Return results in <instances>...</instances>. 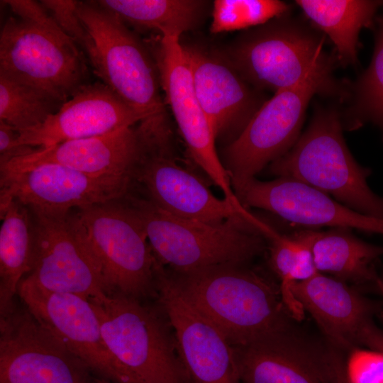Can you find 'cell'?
<instances>
[{"instance_id": "6da1fadb", "label": "cell", "mask_w": 383, "mask_h": 383, "mask_svg": "<svg viewBox=\"0 0 383 383\" xmlns=\"http://www.w3.org/2000/svg\"><path fill=\"white\" fill-rule=\"evenodd\" d=\"M77 13L89 34L83 52L95 74L141 116L138 128L147 140L172 144L157 66L145 43L116 14L96 1H77Z\"/></svg>"}, {"instance_id": "7a4b0ae2", "label": "cell", "mask_w": 383, "mask_h": 383, "mask_svg": "<svg viewBox=\"0 0 383 383\" xmlns=\"http://www.w3.org/2000/svg\"><path fill=\"white\" fill-rule=\"evenodd\" d=\"M167 270L186 297L231 346L247 344L296 319L282 299L280 287L246 265L180 272Z\"/></svg>"}, {"instance_id": "3957f363", "label": "cell", "mask_w": 383, "mask_h": 383, "mask_svg": "<svg viewBox=\"0 0 383 383\" xmlns=\"http://www.w3.org/2000/svg\"><path fill=\"white\" fill-rule=\"evenodd\" d=\"M123 199L142 226L157 260L172 271L247 265L266 248L264 233L245 219L221 223L189 219L131 192Z\"/></svg>"}, {"instance_id": "277c9868", "label": "cell", "mask_w": 383, "mask_h": 383, "mask_svg": "<svg viewBox=\"0 0 383 383\" xmlns=\"http://www.w3.org/2000/svg\"><path fill=\"white\" fill-rule=\"evenodd\" d=\"M89 300L113 361L116 383H192L170 326L155 310L117 294Z\"/></svg>"}, {"instance_id": "5b68a950", "label": "cell", "mask_w": 383, "mask_h": 383, "mask_svg": "<svg viewBox=\"0 0 383 383\" xmlns=\"http://www.w3.org/2000/svg\"><path fill=\"white\" fill-rule=\"evenodd\" d=\"M69 215L107 294L140 301L157 296V260L142 226L123 197L75 208Z\"/></svg>"}, {"instance_id": "8992f818", "label": "cell", "mask_w": 383, "mask_h": 383, "mask_svg": "<svg viewBox=\"0 0 383 383\" xmlns=\"http://www.w3.org/2000/svg\"><path fill=\"white\" fill-rule=\"evenodd\" d=\"M343 128L338 111L318 108L294 145L269 165L270 172L311 186L361 213L383 219V197L370 188L367 179L371 172L353 157Z\"/></svg>"}, {"instance_id": "52a82bcc", "label": "cell", "mask_w": 383, "mask_h": 383, "mask_svg": "<svg viewBox=\"0 0 383 383\" xmlns=\"http://www.w3.org/2000/svg\"><path fill=\"white\" fill-rule=\"evenodd\" d=\"M333 67L331 57L296 85L275 92L241 133L227 145L223 163L237 197L265 166L294 145L312 97L317 94H340V86L333 78Z\"/></svg>"}, {"instance_id": "ba28073f", "label": "cell", "mask_w": 383, "mask_h": 383, "mask_svg": "<svg viewBox=\"0 0 383 383\" xmlns=\"http://www.w3.org/2000/svg\"><path fill=\"white\" fill-rule=\"evenodd\" d=\"M0 75L65 103L87 84V66L84 52L57 24L11 16L0 33Z\"/></svg>"}, {"instance_id": "9c48e42d", "label": "cell", "mask_w": 383, "mask_h": 383, "mask_svg": "<svg viewBox=\"0 0 383 383\" xmlns=\"http://www.w3.org/2000/svg\"><path fill=\"white\" fill-rule=\"evenodd\" d=\"M323 38L284 16L243 33L221 55L259 90L292 87L330 56Z\"/></svg>"}, {"instance_id": "30bf717a", "label": "cell", "mask_w": 383, "mask_h": 383, "mask_svg": "<svg viewBox=\"0 0 383 383\" xmlns=\"http://www.w3.org/2000/svg\"><path fill=\"white\" fill-rule=\"evenodd\" d=\"M0 383H99L23 305L0 315Z\"/></svg>"}, {"instance_id": "8fae6325", "label": "cell", "mask_w": 383, "mask_h": 383, "mask_svg": "<svg viewBox=\"0 0 383 383\" xmlns=\"http://www.w3.org/2000/svg\"><path fill=\"white\" fill-rule=\"evenodd\" d=\"M154 57L165 102L174 116L180 134L194 162L221 189L225 199L243 208L216 148L210 121L196 95L192 72L180 38L161 36Z\"/></svg>"}, {"instance_id": "7c38bea8", "label": "cell", "mask_w": 383, "mask_h": 383, "mask_svg": "<svg viewBox=\"0 0 383 383\" xmlns=\"http://www.w3.org/2000/svg\"><path fill=\"white\" fill-rule=\"evenodd\" d=\"M294 320L232 346L240 383H331L338 348L304 333Z\"/></svg>"}, {"instance_id": "4fadbf2b", "label": "cell", "mask_w": 383, "mask_h": 383, "mask_svg": "<svg viewBox=\"0 0 383 383\" xmlns=\"http://www.w3.org/2000/svg\"><path fill=\"white\" fill-rule=\"evenodd\" d=\"M160 306L174 330L192 383H240L233 347L217 326L183 294L168 270L156 265Z\"/></svg>"}, {"instance_id": "5bb4252c", "label": "cell", "mask_w": 383, "mask_h": 383, "mask_svg": "<svg viewBox=\"0 0 383 383\" xmlns=\"http://www.w3.org/2000/svg\"><path fill=\"white\" fill-rule=\"evenodd\" d=\"M30 209L35 245L32 268L24 278L50 292L87 299L107 294L91 257L72 225L70 211Z\"/></svg>"}, {"instance_id": "9a60e30c", "label": "cell", "mask_w": 383, "mask_h": 383, "mask_svg": "<svg viewBox=\"0 0 383 383\" xmlns=\"http://www.w3.org/2000/svg\"><path fill=\"white\" fill-rule=\"evenodd\" d=\"M0 179V211L16 199L30 208L69 211L123 198L134 184L131 178L91 176L54 163L1 172Z\"/></svg>"}, {"instance_id": "2e32d148", "label": "cell", "mask_w": 383, "mask_h": 383, "mask_svg": "<svg viewBox=\"0 0 383 383\" xmlns=\"http://www.w3.org/2000/svg\"><path fill=\"white\" fill-rule=\"evenodd\" d=\"M133 180L148 199L174 216L210 223L243 218L260 229L265 226L247 209L216 196L201 178L174 160L172 152L148 148Z\"/></svg>"}, {"instance_id": "e0dca14e", "label": "cell", "mask_w": 383, "mask_h": 383, "mask_svg": "<svg viewBox=\"0 0 383 383\" xmlns=\"http://www.w3.org/2000/svg\"><path fill=\"white\" fill-rule=\"evenodd\" d=\"M18 295L35 318L97 377L116 383L113 361L89 299L72 293L50 292L26 278L19 284Z\"/></svg>"}, {"instance_id": "ac0fdd59", "label": "cell", "mask_w": 383, "mask_h": 383, "mask_svg": "<svg viewBox=\"0 0 383 383\" xmlns=\"http://www.w3.org/2000/svg\"><path fill=\"white\" fill-rule=\"evenodd\" d=\"M238 198L246 209H261L296 225L357 229L383 235V219L355 211L292 178L279 177L265 182L255 178Z\"/></svg>"}, {"instance_id": "d6986e66", "label": "cell", "mask_w": 383, "mask_h": 383, "mask_svg": "<svg viewBox=\"0 0 383 383\" xmlns=\"http://www.w3.org/2000/svg\"><path fill=\"white\" fill-rule=\"evenodd\" d=\"M197 99L216 140L235 139L265 102L221 55L184 46Z\"/></svg>"}, {"instance_id": "ffe728a7", "label": "cell", "mask_w": 383, "mask_h": 383, "mask_svg": "<svg viewBox=\"0 0 383 383\" xmlns=\"http://www.w3.org/2000/svg\"><path fill=\"white\" fill-rule=\"evenodd\" d=\"M141 121V116L104 83H87L43 125L18 133V143L47 148L132 127Z\"/></svg>"}, {"instance_id": "44dd1931", "label": "cell", "mask_w": 383, "mask_h": 383, "mask_svg": "<svg viewBox=\"0 0 383 383\" xmlns=\"http://www.w3.org/2000/svg\"><path fill=\"white\" fill-rule=\"evenodd\" d=\"M147 149L138 128L126 127L101 135L40 148L30 155L0 165V172L54 163L91 176L128 177L133 180L135 171Z\"/></svg>"}, {"instance_id": "7402d4cb", "label": "cell", "mask_w": 383, "mask_h": 383, "mask_svg": "<svg viewBox=\"0 0 383 383\" xmlns=\"http://www.w3.org/2000/svg\"><path fill=\"white\" fill-rule=\"evenodd\" d=\"M290 293L311 314L324 338L345 353L359 349L360 333L377 311L376 304L356 288L320 272L293 282Z\"/></svg>"}, {"instance_id": "603a6c76", "label": "cell", "mask_w": 383, "mask_h": 383, "mask_svg": "<svg viewBox=\"0 0 383 383\" xmlns=\"http://www.w3.org/2000/svg\"><path fill=\"white\" fill-rule=\"evenodd\" d=\"M350 229L334 228L326 231L302 229L288 237L307 248L318 272L347 284H375L379 276L375 264L383 255V247L357 238Z\"/></svg>"}, {"instance_id": "cb8c5ba5", "label": "cell", "mask_w": 383, "mask_h": 383, "mask_svg": "<svg viewBox=\"0 0 383 383\" xmlns=\"http://www.w3.org/2000/svg\"><path fill=\"white\" fill-rule=\"evenodd\" d=\"M0 315L15 306L21 280L32 268L35 231L30 208L12 199L0 211Z\"/></svg>"}, {"instance_id": "d4e9b609", "label": "cell", "mask_w": 383, "mask_h": 383, "mask_svg": "<svg viewBox=\"0 0 383 383\" xmlns=\"http://www.w3.org/2000/svg\"><path fill=\"white\" fill-rule=\"evenodd\" d=\"M295 3L318 28L328 35L344 65L357 60L359 33L369 26L382 1L297 0Z\"/></svg>"}, {"instance_id": "484cf974", "label": "cell", "mask_w": 383, "mask_h": 383, "mask_svg": "<svg viewBox=\"0 0 383 383\" xmlns=\"http://www.w3.org/2000/svg\"><path fill=\"white\" fill-rule=\"evenodd\" d=\"M102 8L116 14L126 25L154 30L161 36L180 38L197 28L209 2L201 0H100Z\"/></svg>"}, {"instance_id": "4316f807", "label": "cell", "mask_w": 383, "mask_h": 383, "mask_svg": "<svg viewBox=\"0 0 383 383\" xmlns=\"http://www.w3.org/2000/svg\"><path fill=\"white\" fill-rule=\"evenodd\" d=\"M63 104L45 91L0 75V121L19 133L43 125Z\"/></svg>"}, {"instance_id": "83f0119b", "label": "cell", "mask_w": 383, "mask_h": 383, "mask_svg": "<svg viewBox=\"0 0 383 383\" xmlns=\"http://www.w3.org/2000/svg\"><path fill=\"white\" fill-rule=\"evenodd\" d=\"M289 10V4L279 0H216L210 31L217 34L257 27Z\"/></svg>"}, {"instance_id": "f1b7e54d", "label": "cell", "mask_w": 383, "mask_h": 383, "mask_svg": "<svg viewBox=\"0 0 383 383\" xmlns=\"http://www.w3.org/2000/svg\"><path fill=\"white\" fill-rule=\"evenodd\" d=\"M355 96L353 128L370 121L383 132V18L379 21L371 62L357 82Z\"/></svg>"}, {"instance_id": "f546056e", "label": "cell", "mask_w": 383, "mask_h": 383, "mask_svg": "<svg viewBox=\"0 0 383 383\" xmlns=\"http://www.w3.org/2000/svg\"><path fill=\"white\" fill-rule=\"evenodd\" d=\"M40 3L60 29L73 40L83 52L89 35L77 13V1L43 0L40 1Z\"/></svg>"}, {"instance_id": "4dcf8cb0", "label": "cell", "mask_w": 383, "mask_h": 383, "mask_svg": "<svg viewBox=\"0 0 383 383\" xmlns=\"http://www.w3.org/2000/svg\"><path fill=\"white\" fill-rule=\"evenodd\" d=\"M348 374L351 383H383V353L357 350L348 360Z\"/></svg>"}, {"instance_id": "1f68e13d", "label": "cell", "mask_w": 383, "mask_h": 383, "mask_svg": "<svg viewBox=\"0 0 383 383\" xmlns=\"http://www.w3.org/2000/svg\"><path fill=\"white\" fill-rule=\"evenodd\" d=\"M18 132L4 121H0V165L30 155L40 149L18 143Z\"/></svg>"}, {"instance_id": "d6a6232c", "label": "cell", "mask_w": 383, "mask_h": 383, "mask_svg": "<svg viewBox=\"0 0 383 383\" xmlns=\"http://www.w3.org/2000/svg\"><path fill=\"white\" fill-rule=\"evenodd\" d=\"M8 6L14 16L29 23L43 26L57 24L40 2L32 0L1 1Z\"/></svg>"}, {"instance_id": "836d02e7", "label": "cell", "mask_w": 383, "mask_h": 383, "mask_svg": "<svg viewBox=\"0 0 383 383\" xmlns=\"http://www.w3.org/2000/svg\"><path fill=\"white\" fill-rule=\"evenodd\" d=\"M360 345H365L370 350L383 353V330L372 321L362 330L359 338Z\"/></svg>"}, {"instance_id": "e575fe53", "label": "cell", "mask_w": 383, "mask_h": 383, "mask_svg": "<svg viewBox=\"0 0 383 383\" xmlns=\"http://www.w3.org/2000/svg\"><path fill=\"white\" fill-rule=\"evenodd\" d=\"M335 383H351V382L347 375H343L338 379Z\"/></svg>"}, {"instance_id": "d590c367", "label": "cell", "mask_w": 383, "mask_h": 383, "mask_svg": "<svg viewBox=\"0 0 383 383\" xmlns=\"http://www.w3.org/2000/svg\"><path fill=\"white\" fill-rule=\"evenodd\" d=\"M375 286H376V288L377 289V290L379 291V292L383 296V285L381 283V282L379 281V277H378V279H377V280L376 282ZM382 317H383V316H382Z\"/></svg>"}, {"instance_id": "8d00e7d4", "label": "cell", "mask_w": 383, "mask_h": 383, "mask_svg": "<svg viewBox=\"0 0 383 383\" xmlns=\"http://www.w3.org/2000/svg\"><path fill=\"white\" fill-rule=\"evenodd\" d=\"M98 382L99 383H111L105 379L98 378Z\"/></svg>"}, {"instance_id": "74e56055", "label": "cell", "mask_w": 383, "mask_h": 383, "mask_svg": "<svg viewBox=\"0 0 383 383\" xmlns=\"http://www.w3.org/2000/svg\"><path fill=\"white\" fill-rule=\"evenodd\" d=\"M379 281L381 282V283H382V285H383V274H382V276L379 277Z\"/></svg>"}]
</instances>
